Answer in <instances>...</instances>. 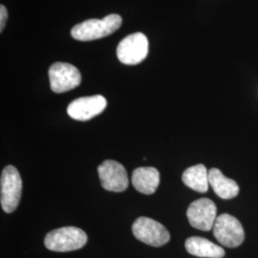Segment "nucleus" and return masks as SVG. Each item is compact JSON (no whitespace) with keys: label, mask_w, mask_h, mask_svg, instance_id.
Segmentation results:
<instances>
[{"label":"nucleus","mask_w":258,"mask_h":258,"mask_svg":"<svg viewBox=\"0 0 258 258\" xmlns=\"http://www.w3.org/2000/svg\"><path fill=\"white\" fill-rule=\"evenodd\" d=\"M87 242L86 233L76 227H63L47 233L44 245L47 249L57 252L82 249Z\"/></svg>","instance_id":"2"},{"label":"nucleus","mask_w":258,"mask_h":258,"mask_svg":"<svg viewBox=\"0 0 258 258\" xmlns=\"http://www.w3.org/2000/svg\"><path fill=\"white\" fill-rule=\"evenodd\" d=\"M185 249L188 253L198 257L222 258L225 256L224 249L212 241L199 236L185 240Z\"/></svg>","instance_id":"13"},{"label":"nucleus","mask_w":258,"mask_h":258,"mask_svg":"<svg viewBox=\"0 0 258 258\" xmlns=\"http://www.w3.org/2000/svg\"><path fill=\"white\" fill-rule=\"evenodd\" d=\"M213 235L222 246L236 248L245 239V233L239 220L228 213L217 216L212 228Z\"/></svg>","instance_id":"4"},{"label":"nucleus","mask_w":258,"mask_h":258,"mask_svg":"<svg viewBox=\"0 0 258 258\" xmlns=\"http://www.w3.org/2000/svg\"><path fill=\"white\" fill-rule=\"evenodd\" d=\"M132 232L137 239L152 247H162L170 239L166 228L148 217L137 218L132 225Z\"/></svg>","instance_id":"6"},{"label":"nucleus","mask_w":258,"mask_h":258,"mask_svg":"<svg viewBox=\"0 0 258 258\" xmlns=\"http://www.w3.org/2000/svg\"><path fill=\"white\" fill-rule=\"evenodd\" d=\"M22 190V181L18 169L14 166H6L0 178V203L7 213L15 212L19 206Z\"/></svg>","instance_id":"3"},{"label":"nucleus","mask_w":258,"mask_h":258,"mask_svg":"<svg viewBox=\"0 0 258 258\" xmlns=\"http://www.w3.org/2000/svg\"><path fill=\"white\" fill-rule=\"evenodd\" d=\"M8 19V11L4 5L0 6V32H3Z\"/></svg>","instance_id":"15"},{"label":"nucleus","mask_w":258,"mask_h":258,"mask_svg":"<svg viewBox=\"0 0 258 258\" xmlns=\"http://www.w3.org/2000/svg\"><path fill=\"white\" fill-rule=\"evenodd\" d=\"M102 186L108 191L122 192L128 187V176L124 166L119 162L106 160L98 167Z\"/></svg>","instance_id":"8"},{"label":"nucleus","mask_w":258,"mask_h":258,"mask_svg":"<svg viewBox=\"0 0 258 258\" xmlns=\"http://www.w3.org/2000/svg\"><path fill=\"white\" fill-rule=\"evenodd\" d=\"M49 80L52 91L59 94L78 87L82 83V75L74 65L55 62L49 68Z\"/></svg>","instance_id":"7"},{"label":"nucleus","mask_w":258,"mask_h":258,"mask_svg":"<svg viewBox=\"0 0 258 258\" xmlns=\"http://www.w3.org/2000/svg\"><path fill=\"white\" fill-rule=\"evenodd\" d=\"M121 18L112 14L102 19H88L76 25L71 30V36L77 40L91 41L110 36L121 25Z\"/></svg>","instance_id":"1"},{"label":"nucleus","mask_w":258,"mask_h":258,"mask_svg":"<svg viewBox=\"0 0 258 258\" xmlns=\"http://www.w3.org/2000/svg\"><path fill=\"white\" fill-rule=\"evenodd\" d=\"M160 184V173L155 167L144 166L136 168L132 173V184L143 194H153Z\"/></svg>","instance_id":"11"},{"label":"nucleus","mask_w":258,"mask_h":258,"mask_svg":"<svg viewBox=\"0 0 258 258\" xmlns=\"http://www.w3.org/2000/svg\"><path fill=\"white\" fill-rule=\"evenodd\" d=\"M106 105V99L101 95L83 97L76 99L68 105L67 113L72 119L84 121L100 115Z\"/></svg>","instance_id":"10"},{"label":"nucleus","mask_w":258,"mask_h":258,"mask_svg":"<svg viewBox=\"0 0 258 258\" xmlns=\"http://www.w3.org/2000/svg\"><path fill=\"white\" fill-rule=\"evenodd\" d=\"M148 37L143 33H135L124 37L117 47V56L121 63L136 65L148 55Z\"/></svg>","instance_id":"5"},{"label":"nucleus","mask_w":258,"mask_h":258,"mask_svg":"<svg viewBox=\"0 0 258 258\" xmlns=\"http://www.w3.org/2000/svg\"><path fill=\"white\" fill-rule=\"evenodd\" d=\"M182 181L186 186L197 192L205 194L209 189V171L206 166L199 164L186 168L182 175Z\"/></svg>","instance_id":"14"},{"label":"nucleus","mask_w":258,"mask_h":258,"mask_svg":"<svg viewBox=\"0 0 258 258\" xmlns=\"http://www.w3.org/2000/svg\"><path fill=\"white\" fill-rule=\"evenodd\" d=\"M186 216L189 224L197 230L209 231L217 218V208L209 198H200L189 205Z\"/></svg>","instance_id":"9"},{"label":"nucleus","mask_w":258,"mask_h":258,"mask_svg":"<svg viewBox=\"0 0 258 258\" xmlns=\"http://www.w3.org/2000/svg\"><path fill=\"white\" fill-rule=\"evenodd\" d=\"M209 181L213 191L221 199H232L239 194L237 183L224 175L218 168H212L209 171Z\"/></svg>","instance_id":"12"}]
</instances>
